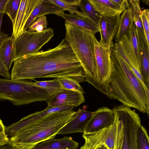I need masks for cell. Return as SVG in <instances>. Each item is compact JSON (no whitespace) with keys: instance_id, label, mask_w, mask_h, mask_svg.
<instances>
[{"instance_id":"6da1fadb","label":"cell","mask_w":149,"mask_h":149,"mask_svg":"<svg viewBox=\"0 0 149 149\" xmlns=\"http://www.w3.org/2000/svg\"><path fill=\"white\" fill-rule=\"evenodd\" d=\"M11 74L13 80L66 78L79 83L85 81L84 70L65 39L55 47L16 60Z\"/></svg>"},{"instance_id":"7a4b0ae2","label":"cell","mask_w":149,"mask_h":149,"mask_svg":"<svg viewBox=\"0 0 149 149\" xmlns=\"http://www.w3.org/2000/svg\"><path fill=\"white\" fill-rule=\"evenodd\" d=\"M110 51L112 69L108 80L104 85L106 95L149 116V89L117 54L113 42Z\"/></svg>"},{"instance_id":"3957f363","label":"cell","mask_w":149,"mask_h":149,"mask_svg":"<svg viewBox=\"0 0 149 149\" xmlns=\"http://www.w3.org/2000/svg\"><path fill=\"white\" fill-rule=\"evenodd\" d=\"M77 113L72 110L53 112L25 125L5 126V133L12 149H32L40 143L54 138Z\"/></svg>"},{"instance_id":"277c9868","label":"cell","mask_w":149,"mask_h":149,"mask_svg":"<svg viewBox=\"0 0 149 149\" xmlns=\"http://www.w3.org/2000/svg\"><path fill=\"white\" fill-rule=\"evenodd\" d=\"M65 39L70 45L84 71L85 81L106 95L104 86L100 83L95 58L93 37L91 32L65 22Z\"/></svg>"},{"instance_id":"5b68a950","label":"cell","mask_w":149,"mask_h":149,"mask_svg":"<svg viewBox=\"0 0 149 149\" xmlns=\"http://www.w3.org/2000/svg\"><path fill=\"white\" fill-rule=\"evenodd\" d=\"M51 97L32 81L0 78V100H8L15 105L47 101Z\"/></svg>"},{"instance_id":"8992f818","label":"cell","mask_w":149,"mask_h":149,"mask_svg":"<svg viewBox=\"0 0 149 149\" xmlns=\"http://www.w3.org/2000/svg\"><path fill=\"white\" fill-rule=\"evenodd\" d=\"M115 114L113 125L98 131L83 133L86 149H93L101 145H104L108 149H121L123 139V127L118 113L112 109Z\"/></svg>"},{"instance_id":"52a82bcc","label":"cell","mask_w":149,"mask_h":149,"mask_svg":"<svg viewBox=\"0 0 149 149\" xmlns=\"http://www.w3.org/2000/svg\"><path fill=\"white\" fill-rule=\"evenodd\" d=\"M54 36L53 29L49 28L40 32H23L13 39V61L23 56L39 52Z\"/></svg>"},{"instance_id":"ba28073f","label":"cell","mask_w":149,"mask_h":149,"mask_svg":"<svg viewBox=\"0 0 149 149\" xmlns=\"http://www.w3.org/2000/svg\"><path fill=\"white\" fill-rule=\"evenodd\" d=\"M113 109L119 114L123 130V139L121 149H137L136 135L137 128L141 124L139 115L130 107L123 105L115 106Z\"/></svg>"},{"instance_id":"9c48e42d","label":"cell","mask_w":149,"mask_h":149,"mask_svg":"<svg viewBox=\"0 0 149 149\" xmlns=\"http://www.w3.org/2000/svg\"><path fill=\"white\" fill-rule=\"evenodd\" d=\"M120 42L133 68L131 70L136 77L142 81L139 72L140 56L137 28L134 23L133 19L129 29Z\"/></svg>"},{"instance_id":"30bf717a","label":"cell","mask_w":149,"mask_h":149,"mask_svg":"<svg viewBox=\"0 0 149 149\" xmlns=\"http://www.w3.org/2000/svg\"><path fill=\"white\" fill-rule=\"evenodd\" d=\"M95 58L100 82L103 85L108 80L112 71L111 47H106L93 37Z\"/></svg>"},{"instance_id":"8fae6325","label":"cell","mask_w":149,"mask_h":149,"mask_svg":"<svg viewBox=\"0 0 149 149\" xmlns=\"http://www.w3.org/2000/svg\"><path fill=\"white\" fill-rule=\"evenodd\" d=\"M120 15L113 16L101 15L98 27L101 39L100 42L106 47H111L118 30Z\"/></svg>"},{"instance_id":"7c38bea8","label":"cell","mask_w":149,"mask_h":149,"mask_svg":"<svg viewBox=\"0 0 149 149\" xmlns=\"http://www.w3.org/2000/svg\"><path fill=\"white\" fill-rule=\"evenodd\" d=\"M115 114L112 109L103 106L93 112L92 116L83 133L98 131L113 124Z\"/></svg>"},{"instance_id":"4fadbf2b","label":"cell","mask_w":149,"mask_h":149,"mask_svg":"<svg viewBox=\"0 0 149 149\" xmlns=\"http://www.w3.org/2000/svg\"><path fill=\"white\" fill-rule=\"evenodd\" d=\"M42 0H21L15 20L12 23V36L15 39L23 32L24 26L35 8Z\"/></svg>"},{"instance_id":"5bb4252c","label":"cell","mask_w":149,"mask_h":149,"mask_svg":"<svg viewBox=\"0 0 149 149\" xmlns=\"http://www.w3.org/2000/svg\"><path fill=\"white\" fill-rule=\"evenodd\" d=\"M85 101L83 94L75 91L63 90L52 96L47 102L48 105L54 108L67 105L76 107Z\"/></svg>"},{"instance_id":"9a60e30c","label":"cell","mask_w":149,"mask_h":149,"mask_svg":"<svg viewBox=\"0 0 149 149\" xmlns=\"http://www.w3.org/2000/svg\"><path fill=\"white\" fill-rule=\"evenodd\" d=\"M74 118L66 125L57 134H65L84 132L93 112L79 109Z\"/></svg>"},{"instance_id":"2e32d148","label":"cell","mask_w":149,"mask_h":149,"mask_svg":"<svg viewBox=\"0 0 149 149\" xmlns=\"http://www.w3.org/2000/svg\"><path fill=\"white\" fill-rule=\"evenodd\" d=\"M64 11L61 8L49 2L47 0H42L32 12L24 26L23 32L27 31L29 26L38 17L48 14L56 15Z\"/></svg>"},{"instance_id":"e0dca14e","label":"cell","mask_w":149,"mask_h":149,"mask_svg":"<svg viewBox=\"0 0 149 149\" xmlns=\"http://www.w3.org/2000/svg\"><path fill=\"white\" fill-rule=\"evenodd\" d=\"M79 143L71 137L65 136L56 139L52 138L36 145L32 149H76Z\"/></svg>"},{"instance_id":"ac0fdd59","label":"cell","mask_w":149,"mask_h":149,"mask_svg":"<svg viewBox=\"0 0 149 149\" xmlns=\"http://www.w3.org/2000/svg\"><path fill=\"white\" fill-rule=\"evenodd\" d=\"M74 107V106L70 105L54 108L48 105L44 110L31 113L22 118L19 120L12 125L15 126L25 125L34 122L50 113L55 112L72 110Z\"/></svg>"},{"instance_id":"d6986e66","label":"cell","mask_w":149,"mask_h":149,"mask_svg":"<svg viewBox=\"0 0 149 149\" xmlns=\"http://www.w3.org/2000/svg\"><path fill=\"white\" fill-rule=\"evenodd\" d=\"M56 15L64 19L68 23L88 31L94 35L99 32L98 27L87 18L64 12L58 13Z\"/></svg>"},{"instance_id":"ffe728a7","label":"cell","mask_w":149,"mask_h":149,"mask_svg":"<svg viewBox=\"0 0 149 149\" xmlns=\"http://www.w3.org/2000/svg\"><path fill=\"white\" fill-rule=\"evenodd\" d=\"M140 56V72L144 75L149 73V45H148L144 33L137 27Z\"/></svg>"},{"instance_id":"44dd1931","label":"cell","mask_w":149,"mask_h":149,"mask_svg":"<svg viewBox=\"0 0 149 149\" xmlns=\"http://www.w3.org/2000/svg\"><path fill=\"white\" fill-rule=\"evenodd\" d=\"M13 38L11 36L4 39L0 44V63L9 71L13 61Z\"/></svg>"},{"instance_id":"7402d4cb","label":"cell","mask_w":149,"mask_h":149,"mask_svg":"<svg viewBox=\"0 0 149 149\" xmlns=\"http://www.w3.org/2000/svg\"><path fill=\"white\" fill-rule=\"evenodd\" d=\"M132 19L131 10L130 7L123 11L120 16L118 32L114 37L115 43L120 42L122 40L131 26Z\"/></svg>"},{"instance_id":"603a6c76","label":"cell","mask_w":149,"mask_h":149,"mask_svg":"<svg viewBox=\"0 0 149 149\" xmlns=\"http://www.w3.org/2000/svg\"><path fill=\"white\" fill-rule=\"evenodd\" d=\"M79 7L81 12L86 15L88 19L98 27L101 15L95 10L88 0H81Z\"/></svg>"},{"instance_id":"cb8c5ba5","label":"cell","mask_w":149,"mask_h":149,"mask_svg":"<svg viewBox=\"0 0 149 149\" xmlns=\"http://www.w3.org/2000/svg\"><path fill=\"white\" fill-rule=\"evenodd\" d=\"M35 84L45 90L51 96L64 90L58 79L47 81H37Z\"/></svg>"},{"instance_id":"d4e9b609","label":"cell","mask_w":149,"mask_h":149,"mask_svg":"<svg viewBox=\"0 0 149 149\" xmlns=\"http://www.w3.org/2000/svg\"><path fill=\"white\" fill-rule=\"evenodd\" d=\"M130 7L131 10L134 23L136 27L144 33L141 19V10L140 1L139 0H129Z\"/></svg>"},{"instance_id":"484cf974","label":"cell","mask_w":149,"mask_h":149,"mask_svg":"<svg viewBox=\"0 0 149 149\" xmlns=\"http://www.w3.org/2000/svg\"><path fill=\"white\" fill-rule=\"evenodd\" d=\"M95 10L101 15L113 16L120 15L123 10L113 9L100 2L98 0H88Z\"/></svg>"},{"instance_id":"4316f807","label":"cell","mask_w":149,"mask_h":149,"mask_svg":"<svg viewBox=\"0 0 149 149\" xmlns=\"http://www.w3.org/2000/svg\"><path fill=\"white\" fill-rule=\"evenodd\" d=\"M136 143L137 149H149V139L147 131L141 124L137 129Z\"/></svg>"},{"instance_id":"83f0119b","label":"cell","mask_w":149,"mask_h":149,"mask_svg":"<svg viewBox=\"0 0 149 149\" xmlns=\"http://www.w3.org/2000/svg\"><path fill=\"white\" fill-rule=\"evenodd\" d=\"M64 90H69L78 92L83 94L85 93L83 89L77 81L69 78L58 79Z\"/></svg>"},{"instance_id":"f1b7e54d","label":"cell","mask_w":149,"mask_h":149,"mask_svg":"<svg viewBox=\"0 0 149 149\" xmlns=\"http://www.w3.org/2000/svg\"><path fill=\"white\" fill-rule=\"evenodd\" d=\"M21 0H9L7 3L4 13L7 14L12 23L15 19L19 8Z\"/></svg>"},{"instance_id":"f546056e","label":"cell","mask_w":149,"mask_h":149,"mask_svg":"<svg viewBox=\"0 0 149 149\" xmlns=\"http://www.w3.org/2000/svg\"><path fill=\"white\" fill-rule=\"evenodd\" d=\"M48 22L45 15L40 17L36 19L29 26L27 31L29 32H40L47 27Z\"/></svg>"},{"instance_id":"4dcf8cb0","label":"cell","mask_w":149,"mask_h":149,"mask_svg":"<svg viewBox=\"0 0 149 149\" xmlns=\"http://www.w3.org/2000/svg\"><path fill=\"white\" fill-rule=\"evenodd\" d=\"M49 2L54 4L61 8L64 11H68L70 14H75L87 18V16L78 10L75 7L63 1L62 0H47Z\"/></svg>"},{"instance_id":"1f68e13d","label":"cell","mask_w":149,"mask_h":149,"mask_svg":"<svg viewBox=\"0 0 149 149\" xmlns=\"http://www.w3.org/2000/svg\"><path fill=\"white\" fill-rule=\"evenodd\" d=\"M141 19L145 36L148 44L149 45V10L148 9L142 10Z\"/></svg>"},{"instance_id":"d6a6232c","label":"cell","mask_w":149,"mask_h":149,"mask_svg":"<svg viewBox=\"0 0 149 149\" xmlns=\"http://www.w3.org/2000/svg\"><path fill=\"white\" fill-rule=\"evenodd\" d=\"M98 0L100 2L112 8L118 10H123L121 9L119 6L113 0Z\"/></svg>"},{"instance_id":"836d02e7","label":"cell","mask_w":149,"mask_h":149,"mask_svg":"<svg viewBox=\"0 0 149 149\" xmlns=\"http://www.w3.org/2000/svg\"><path fill=\"white\" fill-rule=\"evenodd\" d=\"M120 7L123 11L130 8V4L128 0H113Z\"/></svg>"},{"instance_id":"e575fe53","label":"cell","mask_w":149,"mask_h":149,"mask_svg":"<svg viewBox=\"0 0 149 149\" xmlns=\"http://www.w3.org/2000/svg\"><path fill=\"white\" fill-rule=\"evenodd\" d=\"M0 75L3 76L5 79H11V74L5 67L0 63Z\"/></svg>"},{"instance_id":"d590c367","label":"cell","mask_w":149,"mask_h":149,"mask_svg":"<svg viewBox=\"0 0 149 149\" xmlns=\"http://www.w3.org/2000/svg\"><path fill=\"white\" fill-rule=\"evenodd\" d=\"M4 14L3 13H0V44L4 39L8 37V34L5 33L1 31V26Z\"/></svg>"},{"instance_id":"8d00e7d4","label":"cell","mask_w":149,"mask_h":149,"mask_svg":"<svg viewBox=\"0 0 149 149\" xmlns=\"http://www.w3.org/2000/svg\"><path fill=\"white\" fill-rule=\"evenodd\" d=\"M62 1L77 8L79 7L81 0H62Z\"/></svg>"},{"instance_id":"74e56055","label":"cell","mask_w":149,"mask_h":149,"mask_svg":"<svg viewBox=\"0 0 149 149\" xmlns=\"http://www.w3.org/2000/svg\"><path fill=\"white\" fill-rule=\"evenodd\" d=\"M9 0H0V13H4L6 5Z\"/></svg>"},{"instance_id":"f35d334b","label":"cell","mask_w":149,"mask_h":149,"mask_svg":"<svg viewBox=\"0 0 149 149\" xmlns=\"http://www.w3.org/2000/svg\"><path fill=\"white\" fill-rule=\"evenodd\" d=\"M5 127L2 121L0 119V133H5Z\"/></svg>"},{"instance_id":"ab89813d","label":"cell","mask_w":149,"mask_h":149,"mask_svg":"<svg viewBox=\"0 0 149 149\" xmlns=\"http://www.w3.org/2000/svg\"><path fill=\"white\" fill-rule=\"evenodd\" d=\"M0 149H12L8 143L6 144L0 146Z\"/></svg>"},{"instance_id":"60d3db41","label":"cell","mask_w":149,"mask_h":149,"mask_svg":"<svg viewBox=\"0 0 149 149\" xmlns=\"http://www.w3.org/2000/svg\"><path fill=\"white\" fill-rule=\"evenodd\" d=\"M93 149H108L107 147L104 144L100 145Z\"/></svg>"},{"instance_id":"b9f144b4","label":"cell","mask_w":149,"mask_h":149,"mask_svg":"<svg viewBox=\"0 0 149 149\" xmlns=\"http://www.w3.org/2000/svg\"><path fill=\"white\" fill-rule=\"evenodd\" d=\"M79 149H86L85 146L84 145L83 146H82Z\"/></svg>"}]
</instances>
